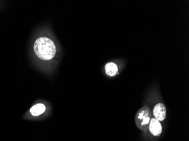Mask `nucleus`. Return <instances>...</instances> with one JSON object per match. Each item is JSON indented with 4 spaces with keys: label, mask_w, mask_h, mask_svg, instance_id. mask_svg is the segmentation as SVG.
Here are the masks:
<instances>
[{
    "label": "nucleus",
    "mask_w": 189,
    "mask_h": 141,
    "mask_svg": "<svg viewBox=\"0 0 189 141\" xmlns=\"http://www.w3.org/2000/svg\"><path fill=\"white\" fill-rule=\"evenodd\" d=\"M150 132L155 136H159L162 132V127L157 119H151L149 125Z\"/></svg>",
    "instance_id": "obj_4"
},
{
    "label": "nucleus",
    "mask_w": 189,
    "mask_h": 141,
    "mask_svg": "<svg viewBox=\"0 0 189 141\" xmlns=\"http://www.w3.org/2000/svg\"><path fill=\"white\" fill-rule=\"evenodd\" d=\"M153 115L158 121H163L166 118L167 109L162 103H158L153 108Z\"/></svg>",
    "instance_id": "obj_3"
},
{
    "label": "nucleus",
    "mask_w": 189,
    "mask_h": 141,
    "mask_svg": "<svg viewBox=\"0 0 189 141\" xmlns=\"http://www.w3.org/2000/svg\"><path fill=\"white\" fill-rule=\"evenodd\" d=\"M46 107L44 105L39 103L32 107L30 109V112L33 116H39L45 112Z\"/></svg>",
    "instance_id": "obj_6"
},
{
    "label": "nucleus",
    "mask_w": 189,
    "mask_h": 141,
    "mask_svg": "<svg viewBox=\"0 0 189 141\" xmlns=\"http://www.w3.org/2000/svg\"><path fill=\"white\" fill-rule=\"evenodd\" d=\"M34 47L36 56L42 60L48 61L52 59L56 53L54 42L49 38L45 37L37 39Z\"/></svg>",
    "instance_id": "obj_1"
},
{
    "label": "nucleus",
    "mask_w": 189,
    "mask_h": 141,
    "mask_svg": "<svg viewBox=\"0 0 189 141\" xmlns=\"http://www.w3.org/2000/svg\"><path fill=\"white\" fill-rule=\"evenodd\" d=\"M106 74L109 76H114L116 75L118 71V67L113 62H109L105 66Z\"/></svg>",
    "instance_id": "obj_5"
},
{
    "label": "nucleus",
    "mask_w": 189,
    "mask_h": 141,
    "mask_svg": "<svg viewBox=\"0 0 189 141\" xmlns=\"http://www.w3.org/2000/svg\"><path fill=\"white\" fill-rule=\"evenodd\" d=\"M151 119V112L147 106L141 108L135 115L136 124L142 130H147L149 129Z\"/></svg>",
    "instance_id": "obj_2"
}]
</instances>
